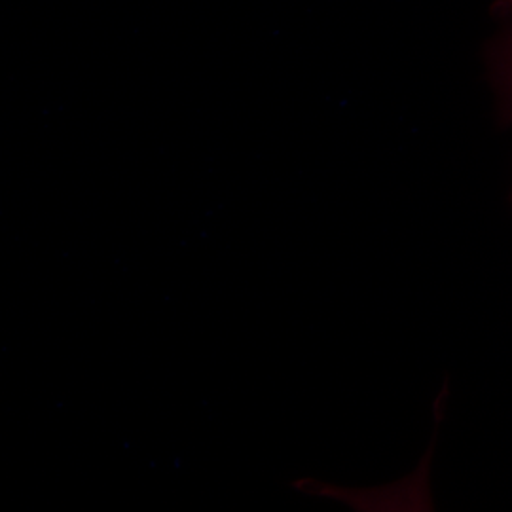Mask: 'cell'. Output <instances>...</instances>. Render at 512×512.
<instances>
[{
  "label": "cell",
  "mask_w": 512,
  "mask_h": 512,
  "mask_svg": "<svg viewBox=\"0 0 512 512\" xmlns=\"http://www.w3.org/2000/svg\"><path fill=\"white\" fill-rule=\"evenodd\" d=\"M494 65L495 80L503 97V105L512 114V33L497 46Z\"/></svg>",
  "instance_id": "cell-1"
}]
</instances>
